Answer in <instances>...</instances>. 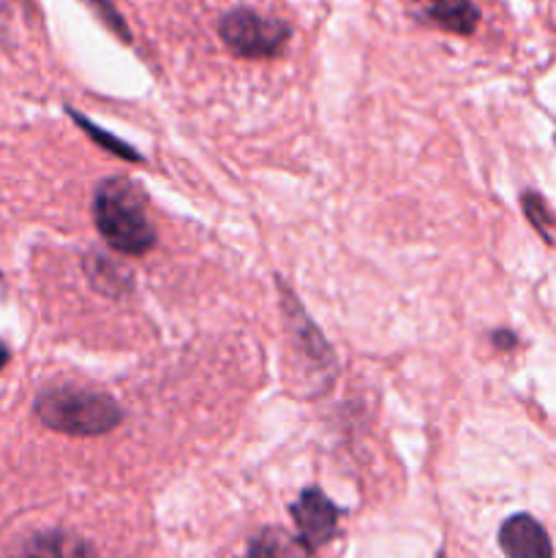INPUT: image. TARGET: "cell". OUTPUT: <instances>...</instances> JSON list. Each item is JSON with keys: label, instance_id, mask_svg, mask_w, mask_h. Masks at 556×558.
Returning a JSON list of instances; mask_svg holds the SVG:
<instances>
[{"label": "cell", "instance_id": "14", "mask_svg": "<svg viewBox=\"0 0 556 558\" xmlns=\"http://www.w3.org/2000/svg\"><path fill=\"white\" fill-rule=\"evenodd\" d=\"M494 343L499 349H512L518 343V338L512 336V332H507V330H499V332H494Z\"/></svg>", "mask_w": 556, "mask_h": 558}, {"label": "cell", "instance_id": "12", "mask_svg": "<svg viewBox=\"0 0 556 558\" xmlns=\"http://www.w3.org/2000/svg\"><path fill=\"white\" fill-rule=\"evenodd\" d=\"M521 205H523V213H527V218L532 221V227L537 229L540 234L545 238V243H554V216L548 213V207H545V202L540 199L537 194H523L521 196Z\"/></svg>", "mask_w": 556, "mask_h": 558}, {"label": "cell", "instance_id": "3", "mask_svg": "<svg viewBox=\"0 0 556 558\" xmlns=\"http://www.w3.org/2000/svg\"><path fill=\"white\" fill-rule=\"evenodd\" d=\"M283 300V319H287L289 330V347H292L294 360H298L300 368V381L311 387V396L316 392H325L333 385V379L338 376V363L336 354H333L330 343L325 341V336L319 332V327L311 322V316L305 314L303 305L298 303L289 287H283V281H278Z\"/></svg>", "mask_w": 556, "mask_h": 558}, {"label": "cell", "instance_id": "8", "mask_svg": "<svg viewBox=\"0 0 556 558\" xmlns=\"http://www.w3.org/2000/svg\"><path fill=\"white\" fill-rule=\"evenodd\" d=\"M249 558H314L311 548L287 529L267 526L249 543Z\"/></svg>", "mask_w": 556, "mask_h": 558}, {"label": "cell", "instance_id": "6", "mask_svg": "<svg viewBox=\"0 0 556 558\" xmlns=\"http://www.w3.org/2000/svg\"><path fill=\"white\" fill-rule=\"evenodd\" d=\"M499 548L507 558H554L548 532L527 512L507 518L501 523Z\"/></svg>", "mask_w": 556, "mask_h": 558}, {"label": "cell", "instance_id": "9", "mask_svg": "<svg viewBox=\"0 0 556 558\" xmlns=\"http://www.w3.org/2000/svg\"><path fill=\"white\" fill-rule=\"evenodd\" d=\"M27 558H98L90 543L71 532H41L27 543Z\"/></svg>", "mask_w": 556, "mask_h": 558}, {"label": "cell", "instance_id": "5", "mask_svg": "<svg viewBox=\"0 0 556 558\" xmlns=\"http://www.w3.org/2000/svg\"><path fill=\"white\" fill-rule=\"evenodd\" d=\"M292 518L298 526V537L314 550L336 537L341 510L319 488H309L292 505Z\"/></svg>", "mask_w": 556, "mask_h": 558}, {"label": "cell", "instance_id": "13", "mask_svg": "<svg viewBox=\"0 0 556 558\" xmlns=\"http://www.w3.org/2000/svg\"><path fill=\"white\" fill-rule=\"evenodd\" d=\"M87 5H90L93 11L98 14V20L104 22V25L109 27V31L114 33V36L120 38V41L129 44L131 41V33H129V25H125L123 16L118 14V9L112 5V0H85Z\"/></svg>", "mask_w": 556, "mask_h": 558}, {"label": "cell", "instance_id": "11", "mask_svg": "<svg viewBox=\"0 0 556 558\" xmlns=\"http://www.w3.org/2000/svg\"><path fill=\"white\" fill-rule=\"evenodd\" d=\"M87 272H90L93 283L107 294H120L131 283L129 272H123L114 262L107 259H87Z\"/></svg>", "mask_w": 556, "mask_h": 558}, {"label": "cell", "instance_id": "1", "mask_svg": "<svg viewBox=\"0 0 556 558\" xmlns=\"http://www.w3.org/2000/svg\"><path fill=\"white\" fill-rule=\"evenodd\" d=\"M93 221L112 251L142 256L156 245V227L147 216L140 185L129 178H107L93 196Z\"/></svg>", "mask_w": 556, "mask_h": 558}, {"label": "cell", "instance_id": "7", "mask_svg": "<svg viewBox=\"0 0 556 558\" xmlns=\"http://www.w3.org/2000/svg\"><path fill=\"white\" fill-rule=\"evenodd\" d=\"M412 11L425 25L458 36H472L480 22V11L472 0H412Z\"/></svg>", "mask_w": 556, "mask_h": 558}, {"label": "cell", "instance_id": "2", "mask_svg": "<svg viewBox=\"0 0 556 558\" xmlns=\"http://www.w3.org/2000/svg\"><path fill=\"white\" fill-rule=\"evenodd\" d=\"M36 417L49 430L65 436H101L123 423V409L101 390L60 385L36 398Z\"/></svg>", "mask_w": 556, "mask_h": 558}, {"label": "cell", "instance_id": "10", "mask_svg": "<svg viewBox=\"0 0 556 558\" xmlns=\"http://www.w3.org/2000/svg\"><path fill=\"white\" fill-rule=\"evenodd\" d=\"M69 114L76 120V125H80V129L85 131V134L90 136V140L96 142L98 147H104V150H109V153H112V156L123 158V161H125V158H129V161H136V163L142 161V156H140V153H136V150H131V145H125V142L114 140L112 134H107V131H101V129H98V125H93L90 120L85 118V114L74 112V109H69Z\"/></svg>", "mask_w": 556, "mask_h": 558}, {"label": "cell", "instance_id": "15", "mask_svg": "<svg viewBox=\"0 0 556 558\" xmlns=\"http://www.w3.org/2000/svg\"><path fill=\"white\" fill-rule=\"evenodd\" d=\"M9 357H11V352H9V347H5L3 341H0V371L5 368V363H9Z\"/></svg>", "mask_w": 556, "mask_h": 558}, {"label": "cell", "instance_id": "4", "mask_svg": "<svg viewBox=\"0 0 556 558\" xmlns=\"http://www.w3.org/2000/svg\"><path fill=\"white\" fill-rule=\"evenodd\" d=\"M218 36L227 44L229 52L238 54V58L267 60L283 52L292 31L281 20L262 16L251 9H234L221 16Z\"/></svg>", "mask_w": 556, "mask_h": 558}]
</instances>
